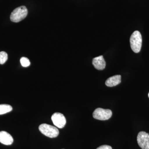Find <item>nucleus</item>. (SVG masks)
Here are the masks:
<instances>
[{
	"label": "nucleus",
	"instance_id": "1",
	"mask_svg": "<svg viewBox=\"0 0 149 149\" xmlns=\"http://www.w3.org/2000/svg\"><path fill=\"white\" fill-rule=\"evenodd\" d=\"M130 45L131 49L134 52L138 53L141 51L142 44V37L139 31H135L130 38Z\"/></svg>",
	"mask_w": 149,
	"mask_h": 149
},
{
	"label": "nucleus",
	"instance_id": "2",
	"mask_svg": "<svg viewBox=\"0 0 149 149\" xmlns=\"http://www.w3.org/2000/svg\"><path fill=\"white\" fill-rule=\"evenodd\" d=\"M28 10L27 8L24 6H21L15 8L12 12L10 19L11 21L18 22L24 19L27 16Z\"/></svg>",
	"mask_w": 149,
	"mask_h": 149
},
{
	"label": "nucleus",
	"instance_id": "9",
	"mask_svg": "<svg viewBox=\"0 0 149 149\" xmlns=\"http://www.w3.org/2000/svg\"><path fill=\"white\" fill-rule=\"evenodd\" d=\"M121 82V76L116 75L109 77L105 82L106 85L108 87H112L116 86Z\"/></svg>",
	"mask_w": 149,
	"mask_h": 149
},
{
	"label": "nucleus",
	"instance_id": "10",
	"mask_svg": "<svg viewBox=\"0 0 149 149\" xmlns=\"http://www.w3.org/2000/svg\"><path fill=\"white\" fill-rule=\"evenodd\" d=\"M13 110L12 107L7 104H0V115L5 114Z\"/></svg>",
	"mask_w": 149,
	"mask_h": 149
},
{
	"label": "nucleus",
	"instance_id": "7",
	"mask_svg": "<svg viewBox=\"0 0 149 149\" xmlns=\"http://www.w3.org/2000/svg\"><path fill=\"white\" fill-rule=\"evenodd\" d=\"M13 142V138L9 133L4 131L0 132V143L9 146L11 145Z\"/></svg>",
	"mask_w": 149,
	"mask_h": 149
},
{
	"label": "nucleus",
	"instance_id": "13",
	"mask_svg": "<svg viewBox=\"0 0 149 149\" xmlns=\"http://www.w3.org/2000/svg\"><path fill=\"white\" fill-rule=\"evenodd\" d=\"M97 149H112L111 147L108 145H103L99 147Z\"/></svg>",
	"mask_w": 149,
	"mask_h": 149
},
{
	"label": "nucleus",
	"instance_id": "12",
	"mask_svg": "<svg viewBox=\"0 0 149 149\" xmlns=\"http://www.w3.org/2000/svg\"><path fill=\"white\" fill-rule=\"evenodd\" d=\"M20 61L22 65L24 67H27L30 65V61L27 58L24 57L21 58Z\"/></svg>",
	"mask_w": 149,
	"mask_h": 149
},
{
	"label": "nucleus",
	"instance_id": "5",
	"mask_svg": "<svg viewBox=\"0 0 149 149\" xmlns=\"http://www.w3.org/2000/svg\"><path fill=\"white\" fill-rule=\"evenodd\" d=\"M137 142L142 149H149V134L144 131L139 132L137 136Z\"/></svg>",
	"mask_w": 149,
	"mask_h": 149
},
{
	"label": "nucleus",
	"instance_id": "8",
	"mask_svg": "<svg viewBox=\"0 0 149 149\" xmlns=\"http://www.w3.org/2000/svg\"><path fill=\"white\" fill-rule=\"evenodd\" d=\"M93 64L98 70H103L106 67V62L103 56H100L93 59Z\"/></svg>",
	"mask_w": 149,
	"mask_h": 149
},
{
	"label": "nucleus",
	"instance_id": "4",
	"mask_svg": "<svg viewBox=\"0 0 149 149\" xmlns=\"http://www.w3.org/2000/svg\"><path fill=\"white\" fill-rule=\"evenodd\" d=\"M112 115L111 110L104 109L98 108L96 109L93 113V117L97 120H108Z\"/></svg>",
	"mask_w": 149,
	"mask_h": 149
},
{
	"label": "nucleus",
	"instance_id": "3",
	"mask_svg": "<svg viewBox=\"0 0 149 149\" xmlns=\"http://www.w3.org/2000/svg\"><path fill=\"white\" fill-rule=\"evenodd\" d=\"M39 129L43 135L49 138H56L58 136L59 133L57 128L46 123L40 125L39 126Z\"/></svg>",
	"mask_w": 149,
	"mask_h": 149
},
{
	"label": "nucleus",
	"instance_id": "14",
	"mask_svg": "<svg viewBox=\"0 0 149 149\" xmlns=\"http://www.w3.org/2000/svg\"><path fill=\"white\" fill-rule=\"evenodd\" d=\"M148 97H149V94H148Z\"/></svg>",
	"mask_w": 149,
	"mask_h": 149
},
{
	"label": "nucleus",
	"instance_id": "11",
	"mask_svg": "<svg viewBox=\"0 0 149 149\" xmlns=\"http://www.w3.org/2000/svg\"><path fill=\"white\" fill-rule=\"evenodd\" d=\"M8 60V54L6 52H0V64L5 63Z\"/></svg>",
	"mask_w": 149,
	"mask_h": 149
},
{
	"label": "nucleus",
	"instance_id": "6",
	"mask_svg": "<svg viewBox=\"0 0 149 149\" xmlns=\"http://www.w3.org/2000/svg\"><path fill=\"white\" fill-rule=\"evenodd\" d=\"M52 120L54 125L59 128H63L66 124V118L64 116L60 113H54L52 116Z\"/></svg>",
	"mask_w": 149,
	"mask_h": 149
}]
</instances>
